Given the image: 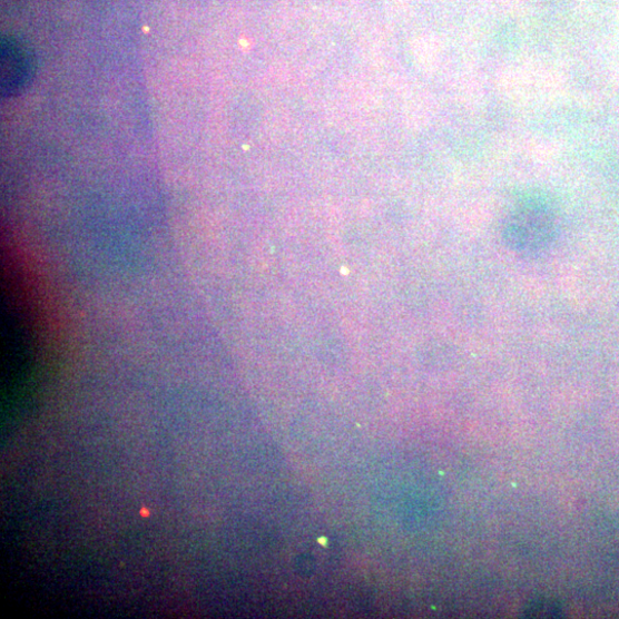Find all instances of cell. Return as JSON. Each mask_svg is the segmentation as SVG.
<instances>
[{
    "label": "cell",
    "instance_id": "cell-1",
    "mask_svg": "<svg viewBox=\"0 0 619 619\" xmlns=\"http://www.w3.org/2000/svg\"><path fill=\"white\" fill-rule=\"evenodd\" d=\"M553 232L554 218L551 212L547 207L534 204L515 210L507 226V236L510 242L525 250L548 244Z\"/></svg>",
    "mask_w": 619,
    "mask_h": 619
},
{
    "label": "cell",
    "instance_id": "cell-2",
    "mask_svg": "<svg viewBox=\"0 0 619 619\" xmlns=\"http://www.w3.org/2000/svg\"><path fill=\"white\" fill-rule=\"evenodd\" d=\"M35 60L31 51L17 41L2 45V94L10 98L21 94L31 82Z\"/></svg>",
    "mask_w": 619,
    "mask_h": 619
}]
</instances>
